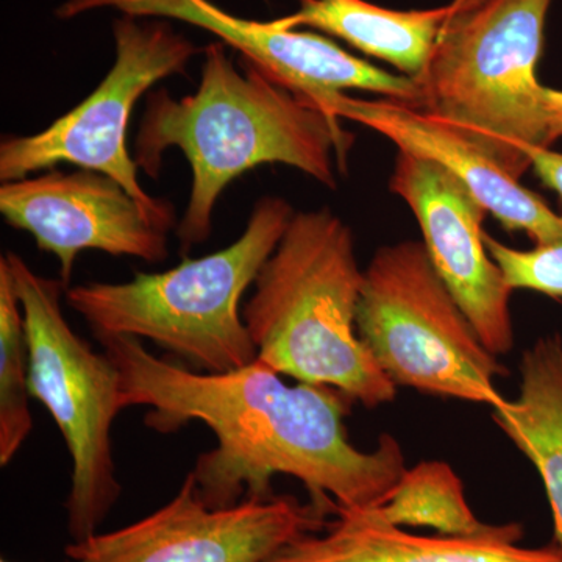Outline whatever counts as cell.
I'll use <instances>...</instances> for the list:
<instances>
[{
	"mask_svg": "<svg viewBox=\"0 0 562 562\" xmlns=\"http://www.w3.org/2000/svg\"><path fill=\"white\" fill-rule=\"evenodd\" d=\"M520 525L484 536H419L371 509H338L319 532L303 536L266 562H562V546H517Z\"/></svg>",
	"mask_w": 562,
	"mask_h": 562,
	"instance_id": "14",
	"label": "cell"
},
{
	"mask_svg": "<svg viewBox=\"0 0 562 562\" xmlns=\"http://www.w3.org/2000/svg\"><path fill=\"white\" fill-rule=\"evenodd\" d=\"M92 335L120 372L122 408L149 406L146 424L158 431L198 420L214 432L217 446L192 471L210 508L272 497V480L290 475L333 516L338 509H372L405 472L392 436H380L371 452L349 441V398L342 392L290 386L260 360L231 372H192L155 357L132 336Z\"/></svg>",
	"mask_w": 562,
	"mask_h": 562,
	"instance_id": "1",
	"label": "cell"
},
{
	"mask_svg": "<svg viewBox=\"0 0 562 562\" xmlns=\"http://www.w3.org/2000/svg\"><path fill=\"white\" fill-rule=\"evenodd\" d=\"M553 0H462L416 79L420 110L482 147L520 180L528 150L552 147L538 79Z\"/></svg>",
	"mask_w": 562,
	"mask_h": 562,
	"instance_id": "5",
	"label": "cell"
},
{
	"mask_svg": "<svg viewBox=\"0 0 562 562\" xmlns=\"http://www.w3.org/2000/svg\"><path fill=\"white\" fill-rule=\"evenodd\" d=\"M203 54L194 94L176 99L158 90L147 98L133 155L150 179L172 147L190 162V202L177 225L184 255L210 238L214 206L232 181L258 166L286 165L335 190L336 168L347 171L353 140L338 121L250 63L236 68L224 43Z\"/></svg>",
	"mask_w": 562,
	"mask_h": 562,
	"instance_id": "2",
	"label": "cell"
},
{
	"mask_svg": "<svg viewBox=\"0 0 562 562\" xmlns=\"http://www.w3.org/2000/svg\"><path fill=\"white\" fill-rule=\"evenodd\" d=\"M357 330L395 386L484 403L506 401L505 376L432 268L424 243L380 247L364 269Z\"/></svg>",
	"mask_w": 562,
	"mask_h": 562,
	"instance_id": "7",
	"label": "cell"
},
{
	"mask_svg": "<svg viewBox=\"0 0 562 562\" xmlns=\"http://www.w3.org/2000/svg\"><path fill=\"white\" fill-rule=\"evenodd\" d=\"M461 2L431 10H391L366 0H299L297 11L273 21L284 29L327 33L416 80Z\"/></svg>",
	"mask_w": 562,
	"mask_h": 562,
	"instance_id": "15",
	"label": "cell"
},
{
	"mask_svg": "<svg viewBox=\"0 0 562 562\" xmlns=\"http://www.w3.org/2000/svg\"><path fill=\"white\" fill-rule=\"evenodd\" d=\"M484 244L509 290L541 292L561 301L562 243L536 244L530 250H519L484 232Z\"/></svg>",
	"mask_w": 562,
	"mask_h": 562,
	"instance_id": "19",
	"label": "cell"
},
{
	"mask_svg": "<svg viewBox=\"0 0 562 562\" xmlns=\"http://www.w3.org/2000/svg\"><path fill=\"white\" fill-rule=\"evenodd\" d=\"M29 344L13 272L0 258V465L5 468L33 430Z\"/></svg>",
	"mask_w": 562,
	"mask_h": 562,
	"instance_id": "18",
	"label": "cell"
},
{
	"mask_svg": "<svg viewBox=\"0 0 562 562\" xmlns=\"http://www.w3.org/2000/svg\"><path fill=\"white\" fill-rule=\"evenodd\" d=\"M0 562H11V561H5V560H2ZM76 562H85V561H76Z\"/></svg>",
	"mask_w": 562,
	"mask_h": 562,
	"instance_id": "22",
	"label": "cell"
},
{
	"mask_svg": "<svg viewBox=\"0 0 562 562\" xmlns=\"http://www.w3.org/2000/svg\"><path fill=\"white\" fill-rule=\"evenodd\" d=\"M546 103L550 116V132H552L554 143V140L562 138V91L547 87Z\"/></svg>",
	"mask_w": 562,
	"mask_h": 562,
	"instance_id": "21",
	"label": "cell"
},
{
	"mask_svg": "<svg viewBox=\"0 0 562 562\" xmlns=\"http://www.w3.org/2000/svg\"><path fill=\"white\" fill-rule=\"evenodd\" d=\"M531 169L546 187L557 192L562 201V154L550 147H535L528 150Z\"/></svg>",
	"mask_w": 562,
	"mask_h": 562,
	"instance_id": "20",
	"label": "cell"
},
{
	"mask_svg": "<svg viewBox=\"0 0 562 562\" xmlns=\"http://www.w3.org/2000/svg\"><path fill=\"white\" fill-rule=\"evenodd\" d=\"M0 213L11 227L31 233L40 250L58 258L68 288L81 251L165 261L168 233L176 225L147 210L116 180L90 169H47L3 181Z\"/></svg>",
	"mask_w": 562,
	"mask_h": 562,
	"instance_id": "11",
	"label": "cell"
},
{
	"mask_svg": "<svg viewBox=\"0 0 562 562\" xmlns=\"http://www.w3.org/2000/svg\"><path fill=\"white\" fill-rule=\"evenodd\" d=\"M327 516L316 503L305 505L291 495L210 508L190 472L157 512L69 543L66 554L85 562H266L288 543L324 530Z\"/></svg>",
	"mask_w": 562,
	"mask_h": 562,
	"instance_id": "9",
	"label": "cell"
},
{
	"mask_svg": "<svg viewBox=\"0 0 562 562\" xmlns=\"http://www.w3.org/2000/svg\"><path fill=\"white\" fill-rule=\"evenodd\" d=\"M328 113L335 121H353L372 128L398 150L435 161L457 177L506 231L525 232L536 244L562 243L560 214L482 147L425 111L391 99L368 101L344 92Z\"/></svg>",
	"mask_w": 562,
	"mask_h": 562,
	"instance_id": "13",
	"label": "cell"
},
{
	"mask_svg": "<svg viewBox=\"0 0 562 562\" xmlns=\"http://www.w3.org/2000/svg\"><path fill=\"white\" fill-rule=\"evenodd\" d=\"M294 213L286 199L266 195L231 246L169 271L138 272L125 283L68 288L66 301L92 333L147 339L210 373L246 368L257 350L239 303Z\"/></svg>",
	"mask_w": 562,
	"mask_h": 562,
	"instance_id": "4",
	"label": "cell"
},
{
	"mask_svg": "<svg viewBox=\"0 0 562 562\" xmlns=\"http://www.w3.org/2000/svg\"><path fill=\"white\" fill-rule=\"evenodd\" d=\"M362 280L349 225L330 209L295 211L243 310L257 360L366 408L394 401L397 386L358 335Z\"/></svg>",
	"mask_w": 562,
	"mask_h": 562,
	"instance_id": "3",
	"label": "cell"
},
{
	"mask_svg": "<svg viewBox=\"0 0 562 562\" xmlns=\"http://www.w3.org/2000/svg\"><path fill=\"white\" fill-rule=\"evenodd\" d=\"M99 9L117 10L128 16L187 22L213 33L225 46L241 52L244 61L303 101L313 103L327 116L331 103L347 90L373 92L414 109L422 106V91L412 77L391 74L361 60L327 36L280 27L273 20L261 22L235 16L211 0H68L57 14L69 20Z\"/></svg>",
	"mask_w": 562,
	"mask_h": 562,
	"instance_id": "10",
	"label": "cell"
},
{
	"mask_svg": "<svg viewBox=\"0 0 562 562\" xmlns=\"http://www.w3.org/2000/svg\"><path fill=\"white\" fill-rule=\"evenodd\" d=\"M24 312L32 398L57 424L72 462L66 498L72 542L98 535L121 484L114 469L111 428L124 412L116 366L81 339L61 310L63 281L40 276L14 251L3 255Z\"/></svg>",
	"mask_w": 562,
	"mask_h": 562,
	"instance_id": "6",
	"label": "cell"
},
{
	"mask_svg": "<svg viewBox=\"0 0 562 562\" xmlns=\"http://www.w3.org/2000/svg\"><path fill=\"white\" fill-rule=\"evenodd\" d=\"M116 58L101 83L76 109L43 132L5 136L0 143V179L20 180L72 165L105 173L162 220L176 222V209L144 191L138 165L128 154L132 111L147 91L168 77L187 72L199 47L166 20L122 14L113 24Z\"/></svg>",
	"mask_w": 562,
	"mask_h": 562,
	"instance_id": "8",
	"label": "cell"
},
{
	"mask_svg": "<svg viewBox=\"0 0 562 562\" xmlns=\"http://www.w3.org/2000/svg\"><path fill=\"white\" fill-rule=\"evenodd\" d=\"M390 190L412 209L432 268L471 322L484 347L514 346L513 291L484 244L487 211L457 177L435 161L398 150Z\"/></svg>",
	"mask_w": 562,
	"mask_h": 562,
	"instance_id": "12",
	"label": "cell"
},
{
	"mask_svg": "<svg viewBox=\"0 0 562 562\" xmlns=\"http://www.w3.org/2000/svg\"><path fill=\"white\" fill-rule=\"evenodd\" d=\"M498 428L532 462L552 506L562 546V338L542 336L520 361L519 395L492 409Z\"/></svg>",
	"mask_w": 562,
	"mask_h": 562,
	"instance_id": "16",
	"label": "cell"
},
{
	"mask_svg": "<svg viewBox=\"0 0 562 562\" xmlns=\"http://www.w3.org/2000/svg\"><path fill=\"white\" fill-rule=\"evenodd\" d=\"M371 512L395 527L432 528L442 536H484L501 525L480 522L449 464L425 461L403 472L382 505Z\"/></svg>",
	"mask_w": 562,
	"mask_h": 562,
	"instance_id": "17",
	"label": "cell"
}]
</instances>
